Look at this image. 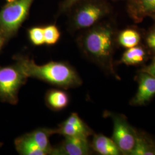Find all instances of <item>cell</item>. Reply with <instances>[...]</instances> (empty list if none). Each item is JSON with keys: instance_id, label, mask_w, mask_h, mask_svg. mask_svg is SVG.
Masks as SVG:
<instances>
[{"instance_id": "cell-1", "label": "cell", "mask_w": 155, "mask_h": 155, "mask_svg": "<svg viewBox=\"0 0 155 155\" xmlns=\"http://www.w3.org/2000/svg\"><path fill=\"white\" fill-rule=\"evenodd\" d=\"M13 59L28 78H36L66 89L75 87L82 84V80L76 70L66 62L52 61L38 65L33 59L21 54L15 56Z\"/></svg>"}, {"instance_id": "cell-2", "label": "cell", "mask_w": 155, "mask_h": 155, "mask_svg": "<svg viewBox=\"0 0 155 155\" xmlns=\"http://www.w3.org/2000/svg\"><path fill=\"white\" fill-rule=\"evenodd\" d=\"M78 44L89 59L113 73L114 32L109 25L100 24L91 27L79 37Z\"/></svg>"}, {"instance_id": "cell-3", "label": "cell", "mask_w": 155, "mask_h": 155, "mask_svg": "<svg viewBox=\"0 0 155 155\" xmlns=\"http://www.w3.org/2000/svg\"><path fill=\"white\" fill-rule=\"evenodd\" d=\"M0 10V35L6 42L15 37L27 20L35 0H5Z\"/></svg>"}, {"instance_id": "cell-4", "label": "cell", "mask_w": 155, "mask_h": 155, "mask_svg": "<svg viewBox=\"0 0 155 155\" xmlns=\"http://www.w3.org/2000/svg\"><path fill=\"white\" fill-rule=\"evenodd\" d=\"M68 29L70 31L91 28L109 13L105 3L98 1H80L68 12Z\"/></svg>"}, {"instance_id": "cell-5", "label": "cell", "mask_w": 155, "mask_h": 155, "mask_svg": "<svg viewBox=\"0 0 155 155\" xmlns=\"http://www.w3.org/2000/svg\"><path fill=\"white\" fill-rule=\"evenodd\" d=\"M27 79L16 63L0 67V101L11 105L17 104L19 90Z\"/></svg>"}, {"instance_id": "cell-6", "label": "cell", "mask_w": 155, "mask_h": 155, "mask_svg": "<svg viewBox=\"0 0 155 155\" xmlns=\"http://www.w3.org/2000/svg\"><path fill=\"white\" fill-rule=\"evenodd\" d=\"M113 122V140L121 153L130 155L136 141V132L121 115L111 114Z\"/></svg>"}, {"instance_id": "cell-7", "label": "cell", "mask_w": 155, "mask_h": 155, "mask_svg": "<svg viewBox=\"0 0 155 155\" xmlns=\"http://www.w3.org/2000/svg\"><path fill=\"white\" fill-rule=\"evenodd\" d=\"M55 133L64 137H88L92 134V131L77 113H73L58 128L55 129Z\"/></svg>"}, {"instance_id": "cell-8", "label": "cell", "mask_w": 155, "mask_h": 155, "mask_svg": "<svg viewBox=\"0 0 155 155\" xmlns=\"http://www.w3.org/2000/svg\"><path fill=\"white\" fill-rule=\"evenodd\" d=\"M58 147L54 148V155H86L90 152L91 145L87 137H64Z\"/></svg>"}, {"instance_id": "cell-9", "label": "cell", "mask_w": 155, "mask_h": 155, "mask_svg": "<svg viewBox=\"0 0 155 155\" xmlns=\"http://www.w3.org/2000/svg\"><path fill=\"white\" fill-rule=\"evenodd\" d=\"M155 95V78L146 72L139 75V87L130 102L133 105H142L149 102Z\"/></svg>"}, {"instance_id": "cell-10", "label": "cell", "mask_w": 155, "mask_h": 155, "mask_svg": "<svg viewBox=\"0 0 155 155\" xmlns=\"http://www.w3.org/2000/svg\"><path fill=\"white\" fill-rule=\"evenodd\" d=\"M91 147L96 152L102 155H118L121 152L113 139L98 134H95Z\"/></svg>"}, {"instance_id": "cell-11", "label": "cell", "mask_w": 155, "mask_h": 155, "mask_svg": "<svg viewBox=\"0 0 155 155\" xmlns=\"http://www.w3.org/2000/svg\"><path fill=\"white\" fill-rule=\"evenodd\" d=\"M54 134H55V129L40 128L26 135L47 155H54V148L51 146L50 141V136Z\"/></svg>"}, {"instance_id": "cell-12", "label": "cell", "mask_w": 155, "mask_h": 155, "mask_svg": "<svg viewBox=\"0 0 155 155\" xmlns=\"http://www.w3.org/2000/svg\"><path fill=\"white\" fill-rule=\"evenodd\" d=\"M45 100L48 107L55 111L64 109L69 103V97L66 92L59 89L49 90L45 95Z\"/></svg>"}, {"instance_id": "cell-13", "label": "cell", "mask_w": 155, "mask_h": 155, "mask_svg": "<svg viewBox=\"0 0 155 155\" xmlns=\"http://www.w3.org/2000/svg\"><path fill=\"white\" fill-rule=\"evenodd\" d=\"M15 145L17 152L20 155H47L45 151L29 139L26 134L15 139Z\"/></svg>"}, {"instance_id": "cell-14", "label": "cell", "mask_w": 155, "mask_h": 155, "mask_svg": "<svg viewBox=\"0 0 155 155\" xmlns=\"http://www.w3.org/2000/svg\"><path fill=\"white\" fill-rule=\"evenodd\" d=\"M146 58L145 50L140 47H133L127 48L124 53L120 60L121 63L128 66H134L141 64Z\"/></svg>"}, {"instance_id": "cell-15", "label": "cell", "mask_w": 155, "mask_h": 155, "mask_svg": "<svg viewBox=\"0 0 155 155\" xmlns=\"http://www.w3.org/2000/svg\"><path fill=\"white\" fill-rule=\"evenodd\" d=\"M130 155H155V145L145 136L136 133L135 144Z\"/></svg>"}, {"instance_id": "cell-16", "label": "cell", "mask_w": 155, "mask_h": 155, "mask_svg": "<svg viewBox=\"0 0 155 155\" xmlns=\"http://www.w3.org/2000/svg\"><path fill=\"white\" fill-rule=\"evenodd\" d=\"M118 40L120 45L122 47L129 48L139 45L140 41V35L136 31L127 29L120 33Z\"/></svg>"}, {"instance_id": "cell-17", "label": "cell", "mask_w": 155, "mask_h": 155, "mask_svg": "<svg viewBox=\"0 0 155 155\" xmlns=\"http://www.w3.org/2000/svg\"><path fill=\"white\" fill-rule=\"evenodd\" d=\"M45 44L53 45L56 44L61 38V32L55 24H50L43 27Z\"/></svg>"}, {"instance_id": "cell-18", "label": "cell", "mask_w": 155, "mask_h": 155, "mask_svg": "<svg viewBox=\"0 0 155 155\" xmlns=\"http://www.w3.org/2000/svg\"><path fill=\"white\" fill-rule=\"evenodd\" d=\"M28 38L32 45L40 46L45 45L44 29L42 27H33L28 30Z\"/></svg>"}, {"instance_id": "cell-19", "label": "cell", "mask_w": 155, "mask_h": 155, "mask_svg": "<svg viewBox=\"0 0 155 155\" xmlns=\"http://www.w3.org/2000/svg\"><path fill=\"white\" fill-rule=\"evenodd\" d=\"M84 0H63L60 3L58 8V15L68 13L78 2Z\"/></svg>"}, {"instance_id": "cell-20", "label": "cell", "mask_w": 155, "mask_h": 155, "mask_svg": "<svg viewBox=\"0 0 155 155\" xmlns=\"http://www.w3.org/2000/svg\"><path fill=\"white\" fill-rule=\"evenodd\" d=\"M147 43L150 48L155 52V30L148 36Z\"/></svg>"}, {"instance_id": "cell-21", "label": "cell", "mask_w": 155, "mask_h": 155, "mask_svg": "<svg viewBox=\"0 0 155 155\" xmlns=\"http://www.w3.org/2000/svg\"><path fill=\"white\" fill-rule=\"evenodd\" d=\"M142 72H146L155 78V59L149 66L145 67L141 70Z\"/></svg>"}, {"instance_id": "cell-22", "label": "cell", "mask_w": 155, "mask_h": 155, "mask_svg": "<svg viewBox=\"0 0 155 155\" xmlns=\"http://www.w3.org/2000/svg\"><path fill=\"white\" fill-rule=\"evenodd\" d=\"M6 43L5 39H4L2 36L0 35V51L3 47V46Z\"/></svg>"}, {"instance_id": "cell-23", "label": "cell", "mask_w": 155, "mask_h": 155, "mask_svg": "<svg viewBox=\"0 0 155 155\" xmlns=\"http://www.w3.org/2000/svg\"></svg>"}]
</instances>
